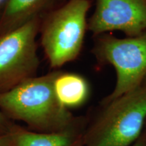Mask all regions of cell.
<instances>
[{"label": "cell", "mask_w": 146, "mask_h": 146, "mask_svg": "<svg viewBox=\"0 0 146 146\" xmlns=\"http://www.w3.org/2000/svg\"><path fill=\"white\" fill-rule=\"evenodd\" d=\"M58 72L31 78L0 94L1 112L12 121L25 123L35 132H56L69 127L76 116L61 104L55 93Z\"/></svg>", "instance_id": "obj_1"}, {"label": "cell", "mask_w": 146, "mask_h": 146, "mask_svg": "<svg viewBox=\"0 0 146 146\" xmlns=\"http://www.w3.org/2000/svg\"><path fill=\"white\" fill-rule=\"evenodd\" d=\"M83 146H131L146 125V88L102 100L86 116Z\"/></svg>", "instance_id": "obj_2"}, {"label": "cell", "mask_w": 146, "mask_h": 146, "mask_svg": "<svg viewBox=\"0 0 146 146\" xmlns=\"http://www.w3.org/2000/svg\"><path fill=\"white\" fill-rule=\"evenodd\" d=\"M90 7V0H68L43 16L40 41L52 68L58 70L81 54Z\"/></svg>", "instance_id": "obj_3"}, {"label": "cell", "mask_w": 146, "mask_h": 146, "mask_svg": "<svg viewBox=\"0 0 146 146\" xmlns=\"http://www.w3.org/2000/svg\"><path fill=\"white\" fill-rule=\"evenodd\" d=\"M92 54L98 63L116 70V81L109 101L141 87L146 76V32L121 39L105 33L94 36Z\"/></svg>", "instance_id": "obj_4"}, {"label": "cell", "mask_w": 146, "mask_h": 146, "mask_svg": "<svg viewBox=\"0 0 146 146\" xmlns=\"http://www.w3.org/2000/svg\"><path fill=\"white\" fill-rule=\"evenodd\" d=\"M42 18L0 35V94L36 76L40 64L36 39Z\"/></svg>", "instance_id": "obj_5"}, {"label": "cell", "mask_w": 146, "mask_h": 146, "mask_svg": "<svg viewBox=\"0 0 146 146\" xmlns=\"http://www.w3.org/2000/svg\"><path fill=\"white\" fill-rule=\"evenodd\" d=\"M88 31L94 36L112 31L127 37L146 32V0H96L88 20Z\"/></svg>", "instance_id": "obj_6"}, {"label": "cell", "mask_w": 146, "mask_h": 146, "mask_svg": "<svg viewBox=\"0 0 146 146\" xmlns=\"http://www.w3.org/2000/svg\"><path fill=\"white\" fill-rule=\"evenodd\" d=\"M86 116H76L74 123L63 130L38 133L14 123L10 132L15 146H83Z\"/></svg>", "instance_id": "obj_7"}, {"label": "cell", "mask_w": 146, "mask_h": 146, "mask_svg": "<svg viewBox=\"0 0 146 146\" xmlns=\"http://www.w3.org/2000/svg\"><path fill=\"white\" fill-rule=\"evenodd\" d=\"M61 0H4L0 17V35L35 18L43 17Z\"/></svg>", "instance_id": "obj_8"}, {"label": "cell", "mask_w": 146, "mask_h": 146, "mask_svg": "<svg viewBox=\"0 0 146 146\" xmlns=\"http://www.w3.org/2000/svg\"><path fill=\"white\" fill-rule=\"evenodd\" d=\"M54 86L59 102L68 110L83 106L91 95V86L87 78L75 72L59 70Z\"/></svg>", "instance_id": "obj_9"}, {"label": "cell", "mask_w": 146, "mask_h": 146, "mask_svg": "<svg viewBox=\"0 0 146 146\" xmlns=\"http://www.w3.org/2000/svg\"><path fill=\"white\" fill-rule=\"evenodd\" d=\"M14 123V122L8 119L0 110V135L10 133Z\"/></svg>", "instance_id": "obj_10"}, {"label": "cell", "mask_w": 146, "mask_h": 146, "mask_svg": "<svg viewBox=\"0 0 146 146\" xmlns=\"http://www.w3.org/2000/svg\"><path fill=\"white\" fill-rule=\"evenodd\" d=\"M0 146H15L13 135L11 132L0 135Z\"/></svg>", "instance_id": "obj_11"}, {"label": "cell", "mask_w": 146, "mask_h": 146, "mask_svg": "<svg viewBox=\"0 0 146 146\" xmlns=\"http://www.w3.org/2000/svg\"><path fill=\"white\" fill-rule=\"evenodd\" d=\"M131 146H146V127L140 137Z\"/></svg>", "instance_id": "obj_12"}, {"label": "cell", "mask_w": 146, "mask_h": 146, "mask_svg": "<svg viewBox=\"0 0 146 146\" xmlns=\"http://www.w3.org/2000/svg\"><path fill=\"white\" fill-rule=\"evenodd\" d=\"M4 2V0H0V17H1V10H2L3 8V4Z\"/></svg>", "instance_id": "obj_13"}, {"label": "cell", "mask_w": 146, "mask_h": 146, "mask_svg": "<svg viewBox=\"0 0 146 146\" xmlns=\"http://www.w3.org/2000/svg\"><path fill=\"white\" fill-rule=\"evenodd\" d=\"M142 86H143L144 87H145L146 88V76H145V78H144L143 83H142Z\"/></svg>", "instance_id": "obj_14"}, {"label": "cell", "mask_w": 146, "mask_h": 146, "mask_svg": "<svg viewBox=\"0 0 146 146\" xmlns=\"http://www.w3.org/2000/svg\"><path fill=\"white\" fill-rule=\"evenodd\" d=\"M145 127H146V125H145Z\"/></svg>", "instance_id": "obj_15"}]
</instances>
